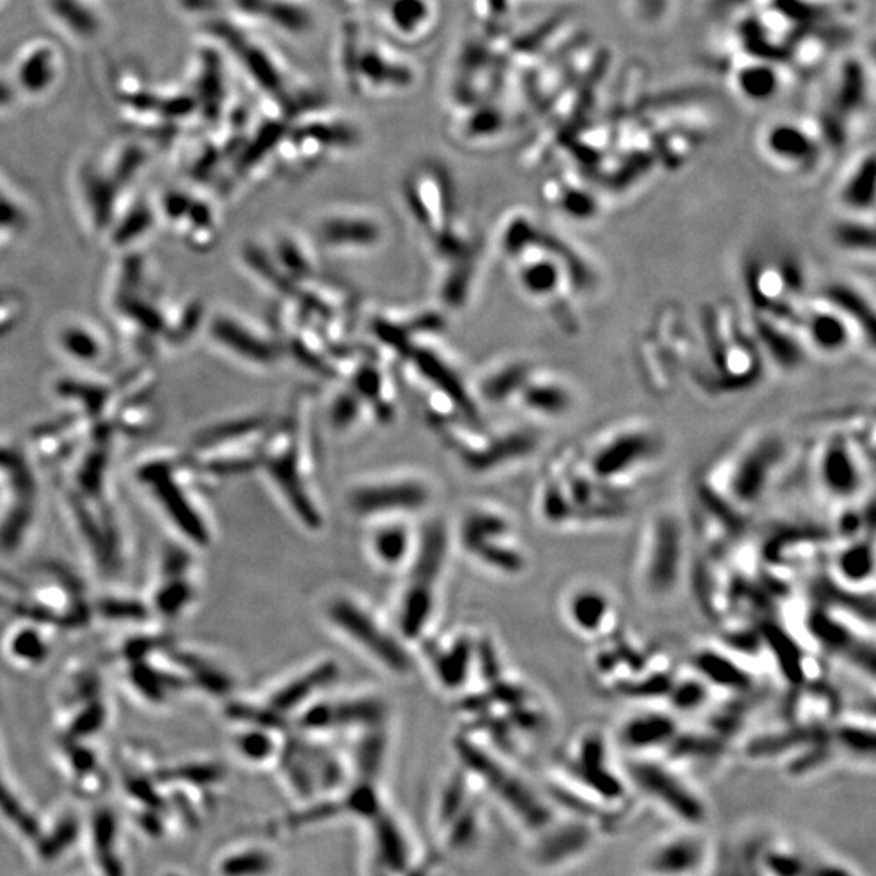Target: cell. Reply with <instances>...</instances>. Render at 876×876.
<instances>
[{"mask_svg":"<svg viewBox=\"0 0 876 876\" xmlns=\"http://www.w3.org/2000/svg\"><path fill=\"white\" fill-rule=\"evenodd\" d=\"M403 202L427 252L458 241L474 229L461 211L450 172L440 164H421L404 179Z\"/></svg>","mask_w":876,"mask_h":876,"instance_id":"6da1fadb","label":"cell"},{"mask_svg":"<svg viewBox=\"0 0 876 876\" xmlns=\"http://www.w3.org/2000/svg\"><path fill=\"white\" fill-rule=\"evenodd\" d=\"M447 550V529L440 523L429 524L409 557L413 565L409 570L398 615V627L404 640L421 638L432 619L435 588L442 578Z\"/></svg>","mask_w":876,"mask_h":876,"instance_id":"7a4b0ae2","label":"cell"},{"mask_svg":"<svg viewBox=\"0 0 876 876\" xmlns=\"http://www.w3.org/2000/svg\"><path fill=\"white\" fill-rule=\"evenodd\" d=\"M456 752L468 773L479 778L521 825L531 829L533 833H539L554 821L552 810L546 803L487 748L477 745L474 740L461 737L456 742Z\"/></svg>","mask_w":876,"mask_h":876,"instance_id":"3957f363","label":"cell"},{"mask_svg":"<svg viewBox=\"0 0 876 876\" xmlns=\"http://www.w3.org/2000/svg\"><path fill=\"white\" fill-rule=\"evenodd\" d=\"M382 211L359 203H341L318 213L310 239L318 252L330 255H370L387 241Z\"/></svg>","mask_w":876,"mask_h":876,"instance_id":"277c9868","label":"cell"},{"mask_svg":"<svg viewBox=\"0 0 876 876\" xmlns=\"http://www.w3.org/2000/svg\"><path fill=\"white\" fill-rule=\"evenodd\" d=\"M327 617L338 632L346 635L380 666L395 674H404L411 669V656L404 648L403 641L388 630L372 610L354 597L331 599L327 606Z\"/></svg>","mask_w":876,"mask_h":876,"instance_id":"5b68a950","label":"cell"},{"mask_svg":"<svg viewBox=\"0 0 876 876\" xmlns=\"http://www.w3.org/2000/svg\"><path fill=\"white\" fill-rule=\"evenodd\" d=\"M432 499V487L419 474L372 477L349 490V508L362 518L413 515Z\"/></svg>","mask_w":876,"mask_h":876,"instance_id":"8992f818","label":"cell"},{"mask_svg":"<svg viewBox=\"0 0 876 876\" xmlns=\"http://www.w3.org/2000/svg\"><path fill=\"white\" fill-rule=\"evenodd\" d=\"M635 786L653 799L659 807L690 828H698L706 821L705 803L674 773L656 763L641 761L630 769Z\"/></svg>","mask_w":876,"mask_h":876,"instance_id":"52a82bcc","label":"cell"},{"mask_svg":"<svg viewBox=\"0 0 876 876\" xmlns=\"http://www.w3.org/2000/svg\"><path fill=\"white\" fill-rule=\"evenodd\" d=\"M510 524L499 513L487 508H473L464 516L463 544L477 559L489 567L507 573L520 572L524 562L518 550L508 544Z\"/></svg>","mask_w":876,"mask_h":876,"instance_id":"ba28073f","label":"cell"},{"mask_svg":"<svg viewBox=\"0 0 876 876\" xmlns=\"http://www.w3.org/2000/svg\"><path fill=\"white\" fill-rule=\"evenodd\" d=\"M221 336L234 356L263 372L278 369L286 357L278 333L247 318L221 320Z\"/></svg>","mask_w":876,"mask_h":876,"instance_id":"9c48e42d","label":"cell"},{"mask_svg":"<svg viewBox=\"0 0 876 876\" xmlns=\"http://www.w3.org/2000/svg\"><path fill=\"white\" fill-rule=\"evenodd\" d=\"M539 839L533 849V860L537 867L559 868L572 864L593 846V826L581 820L568 821L554 825V821L537 833Z\"/></svg>","mask_w":876,"mask_h":876,"instance_id":"30bf717a","label":"cell"},{"mask_svg":"<svg viewBox=\"0 0 876 876\" xmlns=\"http://www.w3.org/2000/svg\"><path fill=\"white\" fill-rule=\"evenodd\" d=\"M210 28L213 35L218 36L236 54L237 59L242 62L252 80H255L257 85L265 90V93L278 99L280 106L281 104L286 106L289 99L284 91L283 73L276 62L271 59L270 54L250 43L249 39L239 33L236 28H232L229 23H211Z\"/></svg>","mask_w":876,"mask_h":876,"instance_id":"8fae6325","label":"cell"},{"mask_svg":"<svg viewBox=\"0 0 876 876\" xmlns=\"http://www.w3.org/2000/svg\"><path fill=\"white\" fill-rule=\"evenodd\" d=\"M383 718V705L372 698L346 701H317L301 714V724L307 730L338 729L344 726H378Z\"/></svg>","mask_w":876,"mask_h":876,"instance_id":"7c38bea8","label":"cell"},{"mask_svg":"<svg viewBox=\"0 0 876 876\" xmlns=\"http://www.w3.org/2000/svg\"><path fill=\"white\" fill-rule=\"evenodd\" d=\"M531 369L528 362L515 357H502L484 365L469 382L477 404H511Z\"/></svg>","mask_w":876,"mask_h":876,"instance_id":"4fadbf2b","label":"cell"},{"mask_svg":"<svg viewBox=\"0 0 876 876\" xmlns=\"http://www.w3.org/2000/svg\"><path fill=\"white\" fill-rule=\"evenodd\" d=\"M267 249L276 265L288 276L294 286L320 275L317 247L310 237L294 229H278L271 234ZM296 291V289H294Z\"/></svg>","mask_w":876,"mask_h":876,"instance_id":"5bb4252c","label":"cell"},{"mask_svg":"<svg viewBox=\"0 0 876 876\" xmlns=\"http://www.w3.org/2000/svg\"><path fill=\"white\" fill-rule=\"evenodd\" d=\"M682 563V533L672 518H662L654 529L649 554L648 583L656 593H667L679 578Z\"/></svg>","mask_w":876,"mask_h":876,"instance_id":"9a60e30c","label":"cell"},{"mask_svg":"<svg viewBox=\"0 0 876 876\" xmlns=\"http://www.w3.org/2000/svg\"><path fill=\"white\" fill-rule=\"evenodd\" d=\"M708 849L695 833L659 842L646 860L651 876H690L705 864Z\"/></svg>","mask_w":876,"mask_h":876,"instance_id":"2e32d148","label":"cell"},{"mask_svg":"<svg viewBox=\"0 0 876 876\" xmlns=\"http://www.w3.org/2000/svg\"><path fill=\"white\" fill-rule=\"evenodd\" d=\"M511 404L534 416L555 417L567 413L572 395L559 378L533 367Z\"/></svg>","mask_w":876,"mask_h":876,"instance_id":"e0dca14e","label":"cell"},{"mask_svg":"<svg viewBox=\"0 0 876 876\" xmlns=\"http://www.w3.org/2000/svg\"><path fill=\"white\" fill-rule=\"evenodd\" d=\"M336 677H338V669H336L335 662H322L320 666L312 667L304 674L297 675L288 683H284L280 690H276L270 696L267 709L273 716L284 722L289 714L304 708L323 687H327L328 683L333 682Z\"/></svg>","mask_w":876,"mask_h":876,"instance_id":"ac0fdd59","label":"cell"},{"mask_svg":"<svg viewBox=\"0 0 876 876\" xmlns=\"http://www.w3.org/2000/svg\"><path fill=\"white\" fill-rule=\"evenodd\" d=\"M414 75L409 67L393 61L377 49L361 48L357 54L351 86L378 93L388 88H408Z\"/></svg>","mask_w":876,"mask_h":876,"instance_id":"d6986e66","label":"cell"},{"mask_svg":"<svg viewBox=\"0 0 876 876\" xmlns=\"http://www.w3.org/2000/svg\"><path fill=\"white\" fill-rule=\"evenodd\" d=\"M778 455L779 443L776 440H766L740 461L732 489L742 502H753L760 497Z\"/></svg>","mask_w":876,"mask_h":876,"instance_id":"ffe728a7","label":"cell"},{"mask_svg":"<svg viewBox=\"0 0 876 876\" xmlns=\"http://www.w3.org/2000/svg\"><path fill=\"white\" fill-rule=\"evenodd\" d=\"M765 851L758 839L740 838L724 842L714 855L713 876H768Z\"/></svg>","mask_w":876,"mask_h":876,"instance_id":"44dd1931","label":"cell"},{"mask_svg":"<svg viewBox=\"0 0 876 876\" xmlns=\"http://www.w3.org/2000/svg\"><path fill=\"white\" fill-rule=\"evenodd\" d=\"M323 413L330 430L341 435L357 432L365 422H375L361 396L341 380L331 390Z\"/></svg>","mask_w":876,"mask_h":876,"instance_id":"7402d4cb","label":"cell"},{"mask_svg":"<svg viewBox=\"0 0 876 876\" xmlns=\"http://www.w3.org/2000/svg\"><path fill=\"white\" fill-rule=\"evenodd\" d=\"M651 437L643 432H628L612 438L606 447L599 450L593 468L599 476H614L627 471L638 460L651 453Z\"/></svg>","mask_w":876,"mask_h":876,"instance_id":"603a6c76","label":"cell"},{"mask_svg":"<svg viewBox=\"0 0 876 876\" xmlns=\"http://www.w3.org/2000/svg\"><path fill=\"white\" fill-rule=\"evenodd\" d=\"M812 135L797 125L774 124L765 134V150L771 158L787 166L810 163L815 156Z\"/></svg>","mask_w":876,"mask_h":876,"instance_id":"cb8c5ba5","label":"cell"},{"mask_svg":"<svg viewBox=\"0 0 876 876\" xmlns=\"http://www.w3.org/2000/svg\"><path fill=\"white\" fill-rule=\"evenodd\" d=\"M477 646L468 636H458L447 646L432 653V664L440 682L451 690H458L468 680L474 667Z\"/></svg>","mask_w":876,"mask_h":876,"instance_id":"d4e9b609","label":"cell"},{"mask_svg":"<svg viewBox=\"0 0 876 876\" xmlns=\"http://www.w3.org/2000/svg\"><path fill=\"white\" fill-rule=\"evenodd\" d=\"M575 774L580 776L581 781L593 789L594 794H601L609 800H619L623 795V787L619 781H615L614 776L606 769L604 763V750L599 739L586 740L581 747L580 760L576 758Z\"/></svg>","mask_w":876,"mask_h":876,"instance_id":"484cf974","label":"cell"},{"mask_svg":"<svg viewBox=\"0 0 876 876\" xmlns=\"http://www.w3.org/2000/svg\"><path fill=\"white\" fill-rule=\"evenodd\" d=\"M463 116L458 117L451 127V137L463 145L492 140L502 134L505 119L502 112L489 104H466ZM460 143V145H461Z\"/></svg>","mask_w":876,"mask_h":876,"instance_id":"4316f807","label":"cell"},{"mask_svg":"<svg viewBox=\"0 0 876 876\" xmlns=\"http://www.w3.org/2000/svg\"><path fill=\"white\" fill-rule=\"evenodd\" d=\"M821 479L829 492L841 497L854 494L860 484V471L851 451L841 443H834L821 458Z\"/></svg>","mask_w":876,"mask_h":876,"instance_id":"83f0119b","label":"cell"},{"mask_svg":"<svg viewBox=\"0 0 876 876\" xmlns=\"http://www.w3.org/2000/svg\"><path fill=\"white\" fill-rule=\"evenodd\" d=\"M808 336L816 348L826 353H838L851 343V327L846 323V317L831 307L829 310H816L810 315L807 325Z\"/></svg>","mask_w":876,"mask_h":876,"instance_id":"f1b7e54d","label":"cell"},{"mask_svg":"<svg viewBox=\"0 0 876 876\" xmlns=\"http://www.w3.org/2000/svg\"><path fill=\"white\" fill-rule=\"evenodd\" d=\"M91 836L95 846L96 860L104 876H124V867L117 854L116 818L109 810H99L93 818Z\"/></svg>","mask_w":876,"mask_h":876,"instance_id":"f546056e","label":"cell"},{"mask_svg":"<svg viewBox=\"0 0 876 876\" xmlns=\"http://www.w3.org/2000/svg\"><path fill=\"white\" fill-rule=\"evenodd\" d=\"M414 541L403 523H385L372 536V550L385 567H400L413 554Z\"/></svg>","mask_w":876,"mask_h":876,"instance_id":"4dcf8cb0","label":"cell"},{"mask_svg":"<svg viewBox=\"0 0 876 876\" xmlns=\"http://www.w3.org/2000/svg\"><path fill=\"white\" fill-rule=\"evenodd\" d=\"M244 12L265 18L291 33H301L310 26V15L299 5L286 0H239Z\"/></svg>","mask_w":876,"mask_h":876,"instance_id":"1f68e13d","label":"cell"},{"mask_svg":"<svg viewBox=\"0 0 876 876\" xmlns=\"http://www.w3.org/2000/svg\"><path fill=\"white\" fill-rule=\"evenodd\" d=\"M278 860L268 847H249L229 855L219 865L223 876H271Z\"/></svg>","mask_w":876,"mask_h":876,"instance_id":"d6a6232c","label":"cell"},{"mask_svg":"<svg viewBox=\"0 0 876 876\" xmlns=\"http://www.w3.org/2000/svg\"><path fill=\"white\" fill-rule=\"evenodd\" d=\"M875 169L873 156L862 159L852 172H849L846 182L842 185L841 200L849 210L867 211L873 207V190H875Z\"/></svg>","mask_w":876,"mask_h":876,"instance_id":"836d02e7","label":"cell"},{"mask_svg":"<svg viewBox=\"0 0 876 876\" xmlns=\"http://www.w3.org/2000/svg\"><path fill=\"white\" fill-rule=\"evenodd\" d=\"M432 18V7L427 0H391L388 22L401 36H417L426 30Z\"/></svg>","mask_w":876,"mask_h":876,"instance_id":"e575fe53","label":"cell"},{"mask_svg":"<svg viewBox=\"0 0 876 876\" xmlns=\"http://www.w3.org/2000/svg\"><path fill=\"white\" fill-rule=\"evenodd\" d=\"M224 86H223V70H221V61L216 56L215 52L207 51L203 56V69L200 73V82H198V96H200V106L205 112L207 119H216L223 104Z\"/></svg>","mask_w":876,"mask_h":876,"instance_id":"d590c367","label":"cell"},{"mask_svg":"<svg viewBox=\"0 0 876 876\" xmlns=\"http://www.w3.org/2000/svg\"><path fill=\"white\" fill-rule=\"evenodd\" d=\"M275 732L280 730L271 727L252 726L237 737V750L245 760L252 763H265V761L280 758L281 745L275 739Z\"/></svg>","mask_w":876,"mask_h":876,"instance_id":"8d00e7d4","label":"cell"},{"mask_svg":"<svg viewBox=\"0 0 876 876\" xmlns=\"http://www.w3.org/2000/svg\"><path fill=\"white\" fill-rule=\"evenodd\" d=\"M737 85L745 98L766 101L778 91V73L768 64L748 65L737 75Z\"/></svg>","mask_w":876,"mask_h":876,"instance_id":"74e56055","label":"cell"},{"mask_svg":"<svg viewBox=\"0 0 876 876\" xmlns=\"http://www.w3.org/2000/svg\"><path fill=\"white\" fill-rule=\"evenodd\" d=\"M674 734V724L662 716L640 718L628 724L625 729V742L632 747H653L659 743L667 742L670 735Z\"/></svg>","mask_w":876,"mask_h":876,"instance_id":"f35d334b","label":"cell"},{"mask_svg":"<svg viewBox=\"0 0 876 876\" xmlns=\"http://www.w3.org/2000/svg\"><path fill=\"white\" fill-rule=\"evenodd\" d=\"M573 620L578 627L583 628L586 632H594L601 627L602 620L606 617L607 601L601 594L586 591V593L578 594L573 599L572 607Z\"/></svg>","mask_w":876,"mask_h":876,"instance_id":"ab89813d","label":"cell"},{"mask_svg":"<svg viewBox=\"0 0 876 876\" xmlns=\"http://www.w3.org/2000/svg\"><path fill=\"white\" fill-rule=\"evenodd\" d=\"M54 77V64L49 49L33 52L20 69V82L26 90L38 93L51 83Z\"/></svg>","mask_w":876,"mask_h":876,"instance_id":"60d3db41","label":"cell"},{"mask_svg":"<svg viewBox=\"0 0 876 876\" xmlns=\"http://www.w3.org/2000/svg\"><path fill=\"white\" fill-rule=\"evenodd\" d=\"M696 664L700 667L701 672L706 674V677L718 685L729 688H743L748 685L747 675L743 674L742 670L735 664H730L726 657L706 653L698 659Z\"/></svg>","mask_w":876,"mask_h":876,"instance_id":"b9f144b4","label":"cell"},{"mask_svg":"<svg viewBox=\"0 0 876 876\" xmlns=\"http://www.w3.org/2000/svg\"><path fill=\"white\" fill-rule=\"evenodd\" d=\"M49 4L52 12L78 35H93L98 30V20L95 15L78 0H51Z\"/></svg>","mask_w":876,"mask_h":876,"instance_id":"7bdbcfd3","label":"cell"},{"mask_svg":"<svg viewBox=\"0 0 876 876\" xmlns=\"http://www.w3.org/2000/svg\"><path fill=\"white\" fill-rule=\"evenodd\" d=\"M834 242L849 250V252H865L873 254V228L872 224L859 223V221H844L834 226Z\"/></svg>","mask_w":876,"mask_h":876,"instance_id":"ee69618b","label":"cell"},{"mask_svg":"<svg viewBox=\"0 0 876 876\" xmlns=\"http://www.w3.org/2000/svg\"><path fill=\"white\" fill-rule=\"evenodd\" d=\"M0 813L7 816V820L13 826H17L28 838H36L39 834L38 821L26 812L22 803L18 802L17 797L12 794L9 787L5 786L0 776Z\"/></svg>","mask_w":876,"mask_h":876,"instance_id":"f6af8a7d","label":"cell"},{"mask_svg":"<svg viewBox=\"0 0 876 876\" xmlns=\"http://www.w3.org/2000/svg\"><path fill=\"white\" fill-rule=\"evenodd\" d=\"M78 821L73 816H67L64 820L52 829L48 834V838H44L39 844V855L44 860L57 859L59 855L64 854L70 846H72L78 836Z\"/></svg>","mask_w":876,"mask_h":876,"instance_id":"bcb514c9","label":"cell"},{"mask_svg":"<svg viewBox=\"0 0 876 876\" xmlns=\"http://www.w3.org/2000/svg\"><path fill=\"white\" fill-rule=\"evenodd\" d=\"M839 567L849 580H862L872 573V550L868 546L852 547L842 555Z\"/></svg>","mask_w":876,"mask_h":876,"instance_id":"7dc6e473","label":"cell"},{"mask_svg":"<svg viewBox=\"0 0 876 876\" xmlns=\"http://www.w3.org/2000/svg\"><path fill=\"white\" fill-rule=\"evenodd\" d=\"M129 791L130 794L134 795L135 799L140 800V802L146 803L148 807H161V799H159V795L156 794V791L155 789H153V786H151L150 782L145 781V779H129Z\"/></svg>","mask_w":876,"mask_h":876,"instance_id":"c3c4849f","label":"cell"},{"mask_svg":"<svg viewBox=\"0 0 876 876\" xmlns=\"http://www.w3.org/2000/svg\"><path fill=\"white\" fill-rule=\"evenodd\" d=\"M701 698H703V690H701L698 685H685L683 690H680L675 703H677L680 708H690V706L698 705Z\"/></svg>","mask_w":876,"mask_h":876,"instance_id":"681fc988","label":"cell"},{"mask_svg":"<svg viewBox=\"0 0 876 876\" xmlns=\"http://www.w3.org/2000/svg\"><path fill=\"white\" fill-rule=\"evenodd\" d=\"M13 98V91L9 85H5V83L0 82V106H4V104L10 103Z\"/></svg>","mask_w":876,"mask_h":876,"instance_id":"f907efd6","label":"cell"}]
</instances>
